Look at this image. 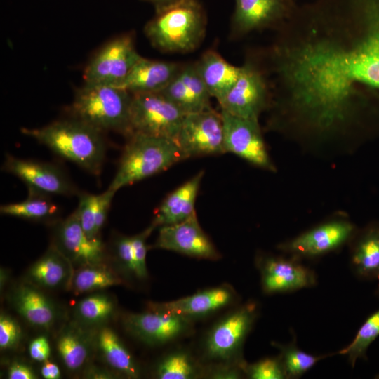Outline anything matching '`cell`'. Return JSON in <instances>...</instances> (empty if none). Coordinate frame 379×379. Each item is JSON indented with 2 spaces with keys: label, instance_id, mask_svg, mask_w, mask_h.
Segmentation results:
<instances>
[{
  "label": "cell",
  "instance_id": "20",
  "mask_svg": "<svg viewBox=\"0 0 379 379\" xmlns=\"http://www.w3.org/2000/svg\"><path fill=\"white\" fill-rule=\"evenodd\" d=\"M262 288L267 293L302 288L314 281L304 267L280 258H267L260 265Z\"/></svg>",
  "mask_w": 379,
  "mask_h": 379
},
{
  "label": "cell",
  "instance_id": "27",
  "mask_svg": "<svg viewBox=\"0 0 379 379\" xmlns=\"http://www.w3.org/2000/svg\"><path fill=\"white\" fill-rule=\"evenodd\" d=\"M67 258L54 246L30 268L31 280L43 287L53 288L62 284L68 275Z\"/></svg>",
  "mask_w": 379,
  "mask_h": 379
},
{
  "label": "cell",
  "instance_id": "3",
  "mask_svg": "<svg viewBox=\"0 0 379 379\" xmlns=\"http://www.w3.org/2000/svg\"><path fill=\"white\" fill-rule=\"evenodd\" d=\"M126 138L108 187L115 192L186 159L175 140L140 133H132Z\"/></svg>",
  "mask_w": 379,
  "mask_h": 379
},
{
  "label": "cell",
  "instance_id": "21",
  "mask_svg": "<svg viewBox=\"0 0 379 379\" xmlns=\"http://www.w3.org/2000/svg\"><path fill=\"white\" fill-rule=\"evenodd\" d=\"M194 64L210 95L220 104L237 80L241 66L230 63L213 50L204 53Z\"/></svg>",
  "mask_w": 379,
  "mask_h": 379
},
{
  "label": "cell",
  "instance_id": "23",
  "mask_svg": "<svg viewBox=\"0 0 379 379\" xmlns=\"http://www.w3.org/2000/svg\"><path fill=\"white\" fill-rule=\"evenodd\" d=\"M13 300L16 310L30 324L48 328L53 324L56 317L54 306L35 288L20 286L15 291Z\"/></svg>",
  "mask_w": 379,
  "mask_h": 379
},
{
  "label": "cell",
  "instance_id": "9",
  "mask_svg": "<svg viewBox=\"0 0 379 379\" xmlns=\"http://www.w3.org/2000/svg\"><path fill=\"white\" fill-rule=\"evenodd\" d=\"M269 86L262 69L252 60L241 66L240 74L224 100L221 109L240 117L258 121L267 105Z\"/></svg>",
  "mask_w": 379,
  "mask_h": 379
},
{
  "label": "cell",
  "instance_id": "26",
  "mask_svg": "<svg viewBox=\"0 0 379 379\" xmlns=\"http://www.w3.org/2000/svg\"><path fill=\"white\" fill-rule=\"evenodd\" d=\"M98 345L104 359L112 368L128 377H139L140 369L135 359L112 329L104 328L99 332Z\"/></svg>",
  "mask_w": 379,
  "mask_h": 379
},
{
  "label": "cell",
  "instance_id": "14",
  "mask_svg": "<svg viewBox=\"0 0 379 379\" xmlns=\"http://www.w3.org/2000/svg\"><path fill=\"white\" fill-rule=\"evenodd\" d=\"M232 32L237 36L270 27H281L291 16L296 0H234Z\"/></svg>",
  "mask_w": 379,
  "mask_h": 379
},
{
  "label": "cell",
  "instance_id": "16",
  "mask_svg": "<svg viewBox=\"0 0 379 379\" xmlns=\"http://www.w3.org/2000/svg\"><path fill=\"white\" fill-rule=\"evenodd\" d=\"M236 298L234 289L222 285L165 302L149 304L150 310L178 314L192 320L205 317L230 305Z\"/></svg>",
  "mask_w": 379,
  "mask_h": 379
},
{
  "label": "cell",
  "instance_id": "13",
  "mask_svg": "<svg viewBox=\"0 0 379 379\" xmlns=\"http://www.w3.org/2000/svg\"><path fill=\"white\" fill-rule=\"evenodd\" d=\"M152 248L174 251L198 259L217 260L221 257L201 228L196 212L180 222L160 227Z\"/></svg>",
  "mask_w": 379,
  "mask_h": 379
},
{
  "label": "cell",
  "instance_id": "22",
  "mask_svg": "<svg viewBox=\"0 0 379 379\" xmlns=\"http://www.w3.org/2000/svg\"><path fill=\"white\" fill-rule=\"evenodd\" d=\"M155 228L150 224L139 234L133 236L120 235L114 241V253L121 268L138 280H144L148 277L147 240Z\"/></svg>",
  "mask_w": 379,
  "mask_h": 379
},
{
  "label": "cell",
  "instance_id": "42",
  "mask_svg": "<svg viewBox=\"0 0 379 379\" xmlns=\"http://www.w3.org/2000/svg\"><path fill=\"white\" fill-rule=\"evenodd\" d=\"M378 279H379V276H378ZM378 293L379 294V283H378Z\"/></svg>",
  "mask_w": 379,
  "mask_h": 379
},
{
  "label": "cell",
  "instance_id": "39",
  "mask_svg": "<svg viewBox=\"0 0 379 379\" xmlns=\"http://www.w3.org/2000/svg\"><path fill=\"white\" fill-rule=\"evenodd\" d=\"M10 379H35L36 378L32 369L26 364L13 362L8 371Z\"/></svg>",
  "mask_w": 379,
  "mask_h": 379
},
{
  "label": "cell",
  "instance_id": "41",
  "mask_svg": "<svg viewBox=\"0 0 379 379\" xmlns=\"http://www.w3.org/2000/svg\"><path fill=\"white\" fill-rule=\"evenodd\" d=\"M145 1L151 4H153L155 7L161 6L164 5H166L171 3H173L175 1H181V0H142Z\"/></svg>",
  "mask_w": 379,
  "mask_h": 379
},
{
  "label": "cell",
  "instance_id": "29",
  "mask_svg": "<svg viewBox=\"0 0 379 379\" xmlns=\"http://www.w3.org/2000/svg\"><path fill=\"white\" fill-rule=\"evenodd\" d=\"M352 262L357 274L363 277L379 276V229L368 230L357 244Z\"/></svg>",
  "mask_w": 379,
  "mask_h": 379
},
{
  "label": "cell",
  "instance_id": "30",
  "mask_svg": "<svg viewBox=\"0 0 379 379\" xmlns=\"http://www.w3.org/2000/svg\"><path fill=\"white\" fill-rule=\"evenodd\" d=\"M57 349L64 364L71 371L81 368L89 354L86 340L72 329L62 333L57 342Z\"/></svg>",
  "mask_w": 379,
  "mask_h": 379
},
{
  "label": "cell",
  "instance_id": "12",
  "mask_svg": "<svg viewBox=\"0 0 379 379\" xmlns=\"http://www.w3.org/2000/svg\"><path fill=\"white\" fill-rule=\"evenodd\" d=\"M225 152L232 153L258 167L274 171L258 121L221 109Z\"/></svg>",
  "mask_w": 379,
  "mask_h": 379
},
{
  "label": "cell",
  "instance_id": "15",
  "mask_svg": "<svg viewBox=\"0 0 379 379\" xmlns=\"http://www.w3.org/2000/svg\"><path fill=\"white\" fill-rule=\"evenodd\" d=\"M54 241L53 246L67 259L82 267L100 265L104 260V244L99 237L90 238L87 236L75 211L58 222Z\"/></svg>",
  "mask_w": 379,
  "mask_h": 379
},
{
  "label": "cell",
  "instance_id": "11",
  "mask_svg": "<svg viewBox=\"0 0 379 379\" xmlns=\"http://www.w3.org/2000/svg\"><path fill=\"white\" fill-rule=\"evenodd\" d=\"M124 325L131 335L148 345L173 342L189 335L194 330L193 320L156 310L128 314Z\"/></svg>",
  "mask_w": 379,
  "mask_h": 379
},
{
  "label": "cell",
  "instance_id": "6",
  "mask_svg": "<svg viewBox=\"0 0 379 379\" xmlns=\"http://www.w3.org/2000/svg\"><path fill=\"white\" fill-rule=\"evenodd\" d=\"M185 114L160 92L132 94L130 122L132 133L176 141Z\"/></svg>",
  "mask_w": 379,
  "mask_h": 379
},
{
  "label": "cell",
  "instance_id": "34",
  "mask_svg": "<svg viewBox=\"0 0 379 379\" xmlns=\"http://www.w3.org/2000/svg\"><path fill=\"white\" fill-rule=\"evenodd\" d=\"M321 357L312 356L295 347H285L281 363L286 376L298 377L310 368Z\"/></svg>",
  "mask_w": 379,
  "mask_h": 379
},
{
  "label": "cell",
  "instance_id": "38",
  "mask_svg": "<svg viewBox=\"0 0 379 379\" xmlns=\"http://www.w3.org/2000/svg\"><path fill=\"white\" fill-rule=\"evenodd\" d=\"M31 358L38 361H45L50 356V345L48 340L40 336L32 340L29 347Z\"/></svg>",
  "mask_w": 379,
  "mask_h": 379
},
{
  "label": "cell",
  "instance_id": "35",
  "mask_svg": "<svg viewBox=\"0 0 379 379\" xmlns=\"http://www.w3.org/2000/svg\"><path fill=\"white\" fill-rule=\"evenodd\" d=\"M242 369L252 379H282L286 374L280 360L272 358L262 359L253 364H242Z\"/></svg>",
  "mask_w": 379,
  "mask_h": 379
},
{
  "label": "cell",
  "instance_id": "1",
  "mask_svg": "<svg viewBox=\"0 0 379 379\" xmlns=\"http://www.w3.org/2000/svg\"><path fill=\"white\" fill-rule=\"evenodd\" d=\"M20 131L88 173L95 175L101 173L106 142L104 133L93 126L69 117L39 128H22Z\"/></svg>",
  "mask_w": 379,
  "mask_h": 379
},
{
  "label": "cell",
  "instance_id": "28",
  "mask_svg": "<svg viewBox=\"0 0 379 379\" xmlns=\"http://www.w3.org/2000/svg\"><path fill=\"white\" fill-rule=\"evenodd\" d=\"M0 212L4 215L43 221L54 218L59 213V208L51 201L50 196L29 191L26 199L4 204L0 207Z\"/></svg>",
  "mask_w": 379,
  "mask_h": 379
},
{
  "label": "cell",
  "instance_id": "4",
  "mask_svg": "<svg viewBox=\"0 0 379 379\" xmlns=\"http://www.w3.org/2000/svg\"><path fill=\"white\" fill-rule=\"evenodd\" d=\"M132 94L111 85L84 84L78 88L69 106L70 117L104 132L128 137L132 133L130 108Z\"/></svg>",
  "mask_w": 379,
  "mask_h": 379
},
{
  "label": "cell",
  "instance_id": "40",
  "mask_svg": "<svg viewBox=\"0 0 379 379\" xmlns=\"http://www.w3.org/2000/svg\"><path fill=\"white\" fill-rule=\"evenodd\" d=\"M41 373L46 379H58L60 378V371L59 367L54 363L45 361Z\"/></svg>",
  "mask_w": 379,
  "mask_h": 379
},
{
  "label": "cell",
  "instance_id": "5",
  "mask_svg": "<svg viewBox=\"0 0 379 379\" xmlns=\"http://www.w3.org/2000/svg\"><path fill=\"white\" fill-rule=\"evenodd\" d=\"M256 306L248 303L234 310L216 321L202 342V354L213 363L244 362L241 357L245 339L256 318Z\"/></svg>",
  "mask_w": 379,
  "mask_h": 379
},
{
  "label": "cell",
  "instance_id": "18",
  "mask_svg": "<svg viewBox=\"0 0 379 379\" xmlns=\"http://www.w3.org/2000/svg\"><path fill=\"white\" fill-rule=\"evenodd\" d=\"M204 171H201L169 193L154 212L155 227L180 222L195 213L196 199Z\"/></svg>",
  "mask_w": 379,
  "mask_h": 379
},
{
  "label": "cell",
  "instance_id": "33",
  "mask_svg": "<svg viewBox=\"0 0 379 379\" xmlns=\"http://www.w3.org/2000/svg\"><path fill=\"white\" fill-rule=\"evenodd\" d=\"M114 311V304L109 297L95 294L81 300L77 307L79 317L91 324L102 322L109 318Z\"/></svg>",
  "mask_w": 379,
  "mask_h": 379
},
{
  "label": "cell",
  "instance_id": "17",
  "mask_svg": "<svg viewBox=\"0 0 379 379\" xmlns=\"http://www.w3.org/2000/svg\"><path fill=\"white\" fill-rule=\"evenodd\" d=\"M182 66L141 57L117 87L131 94L159 92L178 75Z\"/></svg>",
  "mask_w": 379,
  "mask_h": 379
},
{
  "label": "cell",
  "instance_id": "25",
  "mask_svg": "<svg viewBox=\"0 0 379 379\" xmlns=\"http://www.w3.org/2000/svg\"><path fill=\"white\" fill-rule=\"evenodd\" d=\"M204 373L205 365L185 349L167 353L155 368V376L159 379H194L204 378Z\"/></svg>",
  "mask_w": 379,
  "mask_h": 379
},
{
  "label": "cell",
  "instance_id": "36",
  "mask_svg": "<svg viewBox=\"0 0 379 379\" xmlns=\"http://www.w3.org/2000/svg\"><path fill=\"white\" fill-rule=\"evenodd\" d=\"M21 330L18 323L8 316L0 317V347L8 350L15 347L19 342Z\"/></svg>",
  "mask_w": 379,
  "mask_h": 379
},
{
  "label": "cell",
  "instance_id": "7",
  "mask_svg": "<svg viewBox=\"0 0 379 379\" xmlns=\"http://www.w3.org/2000/svg\"><path fill=\"white\" fill-rule=\"evenodd\" d=\"M132 34L118 36L106 43L84 68V84L117 86L141 58Z\"/></svg>",
  "mask_w": 379,
  "mask_h": 379
},
{
  "label": "cell",
  "instance_id": "32",
  "mask_svg": "<svg viewBox=\"0 0 379 379\" xmlns=\"http://www.w3.org/2000/svg\"><path fill=\"white\" fill-rule=\"evenodd\" d=\"M379 336V310L373 313L362 324L352 343L340 351L352 366L364 357L370 345Z\"/></svg>",
  "mask_w": 379,
  "mask_h": 379
},
{
  "label": "cell",
  "instance_id": "31",
  "mask_svg": "<svg viewBox=\"0 0 379 379\" xmlns=\"http://www.w3.org/2000/svg\"><path fill=\"white\" fill-rule=\"evenodd\" d=\"M121 283V280L111 270L101 264L84 266L74 275L72 285L79 293L100 290Z\"/></svg>",
  "mask_w": 379,
  "mask_h": 379
},
{
  "label": "cell",
  "instance_id": "37",
  "mask_svg": "<svg viewBox=\"0 0 379 379\" xmlns=\"http://www.w3.org/2000/svg\"><path fill=\"white\" fill-rule=\"evenodd\" d=\"M242 364L213 363L205 365L204 378L214 379H236L244 373Z\"/></svg>",
  "mask_w": 379,
  "mask_h": 379
},
{
  "label": "cell",
  "instance_id": "10",
  "mask_svg": "<svg viewBox=\"0 0 379 379\" xmlns=\"http://www.w3.org/2000/svg\"><path fill=\"white\" fill-rule=\"evenodd\" d=\"M2 169L21 180L28 191L48 196H74L80 193L59 166L47 162L6 156Z\"/></svg>",
  "mask_w": 379,
  "mask_h": 379
},
{
  "label": "cell",
  "instance_id": "24",
  "mask_svg": "<svg viewBox=\"0 0 379 379\" xmlns=\"http://www.w3.org/2000/svg\"><path fill=\"white\" fill-rule=\"evenodd\" d=\"M116 192L107 189L99 194L86 192L79 194V204L75 213L87 236L99 237Z\"/></svg>",
  "mask_w": 379,
  "mask_h": 379
},
{
  "label": "cell",
  "instance_id": "8",
  "mask_svg": "<svg viewBox=\"0 0 379 379\" xmlns=\"http://www.w3.org/2000/svg\"><path fill=\"white\" fill-rule=\"evenodd\" d=\"M176 142L186 159L225 154L221 113L211 107L185 114Z\"/></svg>",
  "mask_w": 379,
  "mask_h": 379
},
{
  "label": "cell",
  "instance_id": "19",
  "mask_svg": "<svg viewBox=\"0 0 379 379\" xmlns=\"http://www.w3.org/2000/svg\"><path fill=\"white\" fill-rule=\"evenodd\" d=\"M353 226L345 221L322 225L295 238L286 245L289 251L307 255L328 252L350 238Z\"/></svg>",
  "mask_w": 379,
  "mask_h": 379
},
{
  "label": "cell",
  "instance_id": "2",
  "mask_svg": "<svg viewBox=\"0 0 379 379\" xmlns=\"http://www.w3.org/2000/svg\"><path fill=\"white\" fill-rule=\"evenodd\" d=\"M206 27V12L199 0H181L156 7L145 34L159 51L184 53L200 45Z\"/></svg>",
  "mask_w": 379,
  "mask_h": 379
}]
</instances>
